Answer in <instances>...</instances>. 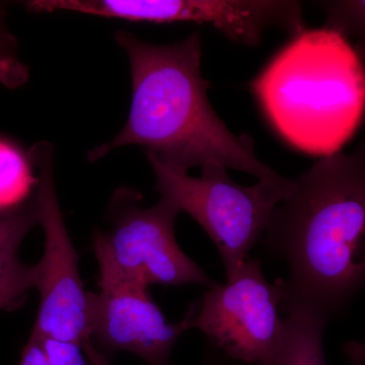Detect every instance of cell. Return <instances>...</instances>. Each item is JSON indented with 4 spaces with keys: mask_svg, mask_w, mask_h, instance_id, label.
<instances>
[{
    "mask_svg": "<svg viewBox=\"0 0 365 365\" xmlns=\"http://www.w3.org/2000/svg\"><path fill=\"white\" fill-rule=\"evenodd\" d=\"M115 39L130 66V111L111 141L90 151V162L123 146L140 145L148 157L182 173L216 163L258 181L282 177L259 160L253 138L230 131L211 106L210 81L201 71L200 34L170 45L145 42L126 31Z\"/></svg>",
    "mask_w": 365,
    "mask_h": 365,
    "instance_id": "cell-1",
    "label": "cell"
},
{
    "mask_svg": "<svg viewBox=\"0 0 365 365\" xmlns=\"http://www.w3.org/2000/svg\"><path fill=\"white\" fill-rule=\"evenodd\" d=\"M365 151L322 158L274 208L262 240L287 263L281 309L332 318L364 284Z\"/></svg>",
    "mask_w": 365,
    "mask_h": 365,
    "instance_id": "cell-2",
    "label": "cell"
},
{
    "mask_svg": "<svg viewBox=\"0 0 365 365\" xmlns=\"http://www.w3.org/2000/svg\"><path fill=\"white\" fill-rule=\"evenodd\" d=\"M251 86L274 129L309 155L340 153L361 124L364 63L347 38L331 29L297 35Z\"/></svg>",
    "mask_w": 365,
    "mask_h": 365,
    "instance_id": "cell-3",
    "label": "cell"
},
{
    "mask_svg": "<svg viewBox=\"0 0 365 365\" xmlns=\"http://www.w3.org/2000/svg\"><path fill=\"white\" fill-rule=\"evenodd\" d=\"M146 158L155 170V189L203 227L220 252L227 279L248 260L274 208L294 185V180L281 177L242 186L216 163L203 165L201 177L193 178Z\"/></svg>",
    "mask_w": 365,
    "mask_h": 365,
    "instance_id": "cell-4",
    "label": "cell"
},
{
    "mask_svg": "<svg viewBox=\"0 0 365 365\" xmlns=\"http://www.w3.org/2000/svg\"><path fill=\"white\" fill-rule=\"evenodd\" d=\"M38 170L35 207L45 235L44 251L33 265L40 304L31 336L81 346L91 364L110 365L91 338V292L83 287L74 248L60 209L53 176V150L39 143L29 153Z\"/></svg>",
    "mask_w": 365,
    "mask_h": 365,
    "instance_id": "cell-5",
    "label": "cell"
},
{
    "mask_svg": "<svg viewBox=\"0 0 365 365\" xmlns=\"http://www.w3.org/2000/svg\"><path fill=\"white\" fill-rule=\"evenodd\" d=\"M130 189L118 190L111 205L112 228L93 235L98 265L118 277L148 287H178L213 281L178 244L175 225L181 211L168 199L150 207Z\"/></svg>",
    "mask_w": 365,
    "mask_h": 365,
    "instance_id": "cell-6",
    "label": "cell"
},
{
    "mask_svg": "<svg viewBox=\"0 0 365 365\" xmlns=\"http://www.w3.org/2000/svg\"><path fill=\"white\" fill-rule=\"evenodd\" d=\"M282 279L271 283L259 259L244 262L223 284L213 282L198 300L192 329L230 359L253 365H282Z\"/></svg>",
    "mask_w": 365,
    "mask_h": 365,
    "instance_id": "cell-7",
    "label": "cell"
},
{
    "mask_svg": "<svg viewBox=\"0 0 365 365\" xmlns=\"http://www.w3.org/2000/svg\"><path fill=\"white\" fill-rule=\"evenodd\" d=\"M98 294L91 292V338L106 351L130 352L148 365H172L170 356L182 334L192 330L198 300L184 318L170 323L150 288L118 277L98 265Z\"/></svg>",
    "mask_w": 365,
    "mask_h": 365,
    "instance_id": "cell-8",
    "label": "cell"
},
{
    "mask_svg": "<svg viewBox=\"0 0 365 365\" xmlns=\"http://www.w3.org/2000/svg\"><path fill=\"white\" fill-rule=\"evenodd\" d=\"M282 365H327L324 330L328 319L307 307L284 309Z\"/></svg>",
    "mask_w": 365,
    "mask_h": 365,
    "instance_id": "cell-9",
    "label": "cell"
},
{
    "mask_svg": "<svg viewBox=\"0 0 365 365\" xmlns=\"http://www.w3.org/2000/svg\"><path fill=\"white\" fill-rule=\"evenodd\" d=\"M37 182L30 155L0 137V215L25 205Z\"/></svg>",
    "mask_w": 365,
    "mask_h": 365,
    "instance_id": "cell-10",
    "label": "cell"
},
{
    "mask_svg": "<svg viewBox=\"0 0 365 365\" xmlns=\"http://www.w3.org/2000/svg\"><path fill=\"white\" fill-rule=\"evenodd\" d=\"M37 225L34 202L0 215V278L20 262L18 254L21 242Z\"/></svg>",
    "mask_w": 365,
    "mask_h": 365,
    "instance_id": "cell-11",
    "label": "cell"
},
{
    "mask_svg": "<svg viewBox=\"0 0 365 365\" xmlns=\"http://www.w3.org/2000/svg\"><path fill=\"white\" fill-rule=\"evenodd\" d=\"M33 288V266L19 262L0 278V312L14 311L23 306Z\"/></svg>",
    "mask_w": 365,
    "mask_h": 365,
    "instance_id": "cell-12",
    "label": "cell"
},
{
    "mask_svg": "<svg viewBox=\"0 0 365 365\" xmlns=\"http://www.w3.org/2000/svg\"><path fill=\"white\" fill-rule=\"evenodd\" d=\"M330 25L328 29L344 36L348 31L361 30L364 25V2L343 1L330 4Z\"/></svg>",
    "mask_w": 365,
    "mask_h": 365,
    "instance_id": "cell-13",
    "label": "cell"
},
{
    "mask_svg": "<svg viewBox=\"0 0 365 365\" xmlns=\"http://www.w3.org/2000/svg\"><path fill=\"white\" fill-rule=\"evenodd\" d=\"M41 341L51 365H95L78 344L52 339Z\"/></svg>",
    "mask_w": 365,
    "mask_h": 365,
    "instance_id": "cell-14",
    "label": "cell"
},
{
    "mask_svg": "<svg viewBox=\"0 0 365 365\" xmlns=\"http://www.w3.org/2000/svg\"><path fill=\"white\" fill-rule=\"evenodd\" d=\"M20 365H51L42 341L30 336L21 353Z\"/></svg>",
    "mask_w": 365,
    "mask_h": 365,
    "instance_id": "cell-15",
    "label": "cell"
},
{
    "mask_svg": "<svg viewBox=\"0 0 365 365\" xmlns=\"http://www.w3.org/2000/svg\"><path fill=\"white\" fill-rule=\"evenodd\" d=\"M216 364H211L210 361H207V362H205V364H204V365H215Z\"/></svg>",
    "mask_w": 365,
    "mask_h": 365,
    "instance_id": "cell-16",
    "label": "cell"
}]
</instances>
